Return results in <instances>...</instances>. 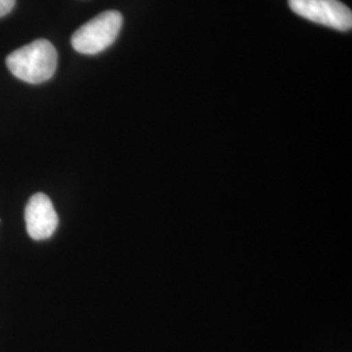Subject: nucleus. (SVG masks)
Wrapping results in <instances>:
<instances>
[{
	"instance_id": "1",
	"label": "nucleus",
	"mask_w": 352,
	"mask_h": 352,
	"mask_svg": "<svg viewBox=\"0 0 352 352\" xmlns=\"http://www.w3.org/2000/svg\"><path fill=\"white\" fill-rule=\"evenodd\" d=\"M7 67L14 77L28 84L50 80L58 67V52L47 39H37L7 56Z\"/></svg>"
},
{
	"instance_id": "2",
	"label": "nucleus",
	"mask_w": 352,
	"mask_h": 352,
	"mask_svg": "<svg viewBox=\"0 0 352 352\" xmlns=\"http://www.w3.org/2000/svg\"><path fill=\"white\" fill-rule=\"evenodd\" d=\"M122 26V13L118 11L101 13L76 30L71 39L72 47L84 55L100 54L116 41Z\"/></svg>"
},
{
	"instance_id": "3",
	"label": "nucleus",
	"mask_w": 352,
	"mask_h": 352,
	"mask_svg": "<svg viewBox=\"0 0 352 352\" xmlns=\"http://www.w3.org/2000/svg\"><path fill=\"white\" fill-rule=\"evenodd\" d=\"M289 7L308 21L340 32L351 30V10L340 0H289Z\"/></svg>"
},
{
	"instance_id": "4",
	"label": "nucleus",
	"mask_w": 352,
	"mask_h": 352,
	"mask_svg": "<svg viewBox=\"0 0 352 352\" xmlns=\"http://www.w3.org/2000/svg\"><path fill=\"white\" fill-rule=\"evenodd\" d=\"M25 223L32 239H49L58 228L59 218L50 197L45 193H36L30 197L25 208Z\"/></svg>"
},
{
	"instance_id": "5",
	"label": "nucleus",
	"mask_w": 352,
	"mask_h": 352,
	"mask_svg": "<svg viewBox=\"0 0 352 352\" xmlns=\"http://www.w3.org/2000/svg\"><path fill=\"white\" fill-rule=\"evenodd\" d=\"M16 0H0V17L8 14L13 10Z\"/></svg>"
}]
</instances>
